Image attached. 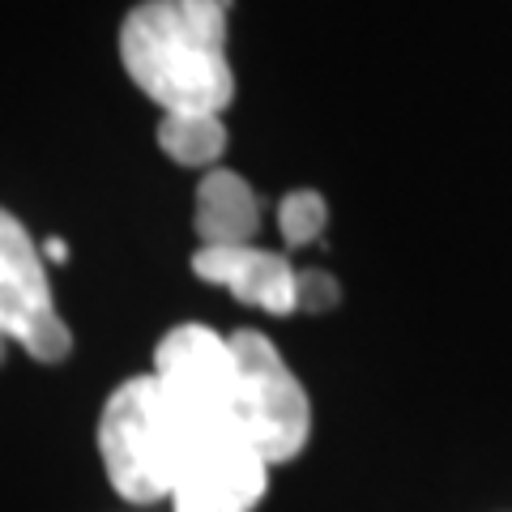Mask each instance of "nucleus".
I'll list each match as a JSON object with an SVG mask.
<instances>
[{
  "mask_svg": "<svg viewBox=\"0 0 512 512\" xmlns=\"http://www.w3.org/2000/svg\"><path fill=\"white\" fill-rule=\"evenodd\" d=\"M231 0H141L120 26V64L163 116H227Z\"/></svg>",
  "mask_w": 512,
  "mask_h": 512,
  "instance_id": "f257e3e1",
  "label": "nucleus"
},
{
  "mask_svg": "<svg viewBox=\"0 0 512 512\" xmlns=\"http://www.w3.org/2000/svg\"><path fill=\"white\" fill-rule=\"evenodd\" d=\"M99 453L111 487L124 500H171L175 474H180V440H175V427L158 402V384L150 372L124 380L107 397L99 414Z\"/></svg>",
  "mask_w": 512,
  "mask_h": 512,
  "instance_id": "f03ea898",
  "label": "nucleus"
},
{
  "mask_svg": "<svg viewBox=\"0 0 512 512\" xmlns=\"http://www.w3.org/2000/svg\"><path fill=\"white\" fill-rule=\"evenodd\" d=\"M235 350V402L231 419L269 466H282L303 453L312 431V402L299 376L286 367L278 346L256 329L231 333Z\"/></svg>",
  "mask_w": 512,
  "mask_h": 512,
  "instance_id": "7ed1b4c3",
  "label": "nucleus"
},
{
  "mask_svg": "<svg viewBox=\"0 0 512 512\" xmlns=\"http://www.w3.org/2000/svg\"><path fill=\"white\" fill-rule=\"evenodd\" d=\"M0 342L22 346L39 363H64L73 350V333L47 282V256L9 210H0Z\"/></svg>",
  "mask_w": 512,
  "mask_h": 512,
  "instance_id": "20e7f679",
  "label": "nucleus"
},
{
  "mask_svg": "<svg viewBox=\"0 0 512 512\" xmlns=\"http://www.w3.org/2000/svg\"><path fill=\"white\" fill-rule=\"evenodd\" d=\"M269 487V461L239 436L222 431L184 461L171 487L175 512H252Z\"/></svg>",
  "mask_w": 512,
  "mask_h": 512,
  "instance_id": "39448f33",
  "label": "nucleus"
},
{
  "mask_svg": "<svg viewBox=\"0 0 512 512\" xmlns=\"http://www.w3.org/2000/svg\"><path fill=\"white\" fill-rule=\"evenodd\" d=\"M192 274L231 291L239 303L261 308L269 316L299 312V269L282 252L235 244V248H197L192 252Z\"/></svg>",
  "mask_w": 512,
  "mask_h": 512,
  "instance_id": "423d86ee",
  "label": "nucleus"
},
{
  "mask_svg": "<svg viewBox=\"0 0 512 512\" xmlns=\"http://www.w3.org/2000/svg\"><path fill=\"white\" fill-rule=\"evenodd\" d=\"M192 227H197L201 248L256 244V231H261V197H256V188L239 171L214 167V171H205L197 184Z\"/></svg>",
  "mask_w": 512,
  "mask_h": 512,
  "instance_id": "0eeeda50",
  "label": "nucleus"
},
{
  "mask_svg": "<svg viewBox=\"0 0 512 512\" xmlns=\"http://www.w3.org/2000/svg\"><path fill=\"white\" fill-rule=\"evenodd\" d=\"M227 120L222 116H163L158 120V150L180 167H205L214 171L218 158L227 154Z\"/></svg>",
  "mask_w": 512,
  "mask_h": 512,
  "instance_id": "6e6552de",
  "label": "nucleus"
},
{
  "mask_svg": "<svg viewBox=\"0 0 512 512\" xmlns=\"http://www.w3.org/2000/svg\"><path fill=\"white\" fill-rule=\"evenodd\" d=\"M325 222H329V205L312 188H295L291 197H282V205H278V227L291 248L312 244V239L325 231Z\"/></svg>",
  "mask_w": 512,
  "mask_h": 512,
  "instance_id": "1a4fd4ad",
  "label": "nucleus"
},
{
  "mask_svg": "<svg viewBox=\"0 0 512 512\" xmlns=\"http://www.w3.org/2000/svg\"><path fill=\"white\" fill-rule=\"evenodd\" d=\"M338 308V282L320 269H299V312H329Z\"/></svg>",
  "mask_w": 512,
  "mask_h": 512,
  "instance_id": "9d476101",
  "label": "nucleus"
},
{
  "mask_svg": "<svg viewBox=\"0 0 512 512\" xmlns=\"http://www.w3.org/2000/svg\"><path fill=\"white\" fill-rule=\"evenodd\" d=\"M5 350H9V346H5V342H0V363H5Z\"/></svg>",
  "mask_w": 512,
  "mask_h": 512,
  "instance_id": "9b49d317",
  "label": "nucleus"
}]
</instances>
